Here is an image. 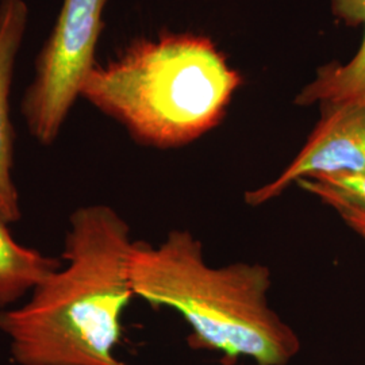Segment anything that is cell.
I'll use <instances>...</instances> for the list:
<instances>
[{
	"instance_id": "1",
	"label": "cell",
	"mask_w": 365,
	"mask_h": 365,
	"mask_svg": "<svg viewBox=\"0 0 365 365\" xmlns=\"http://www.w3.org/2000/svg\"><path fill=\"white\" fill-rule=\"evenodd\" d=\"M130 227L105 205L69 218L66 265L21 307L0 312L18 365H130L117 359L120 318L131 298Z\"/></svg>"
},
{
	"instance_id": "2",
	"label": "cell",
	"mask_w": 365,
	"mask_h": 365,
	"mask_svg": "<svg viewBox=\"0 0 365 365\" xmlns=\"http://www.w3.org/2000/svg\"><path fill=\"white\" fill-rule=\"evenodd\" d=\"M130 276L135 297L182 315L196 348L257 365H287L299 353L298 334L269 307L265 265L211 267L197 238L170 230L156 247L134 244Z\"/></svg>"
},
{
	"instance_id": "3",
	"label": "cell",
	"mask_w": 365,
	"mask_h": 365,
	"mask_svg": "<svg viewBox=\"0 0 365 365\" xmlns=\"http://www.w3.org/2000/svg\"><path fill=\"white\" fill-rule=\"evenodd\" d=\"M240 83L210 39L168 33L138 39L115 60L96 63L80 96L135 141L167 149L215 128Z\"/></svg>"
},
{
	"instance_id": "4",
	"label": "cell",
	"mask_w": 365,
	"mask_h": 365,
	"mask_svg": "<svg viewBox=\"0 0 365 365\" xmlns=\"http://www.w3.org/2000/svg\"><path fill=\"white\" fill-rule=\"evenodd\" d=\"M107 0H63L52 31L36 58L34 78L22 99L27 130L52 145L92 68Z\"/></svg>"
},
{
	"instance_id": "5",
	"label": "cell",
	"mask_w": 365,
	"mask_h": 365,
	"mask_svg": "<svg viewBox=\"0 0 365 365\" xmlns=\"http://www.w3.org/2000/svg\"><path fill=\"white\" fill-rule=\"evenodd\" d=\"M321 118L304 146L274 180L245 194L252 207L282 195L300 179L365 173V106L321 103Z\"/></svg>"
},
{
	"instance_id": "6",
	"label": "cell",
	"mask_w": 365,
	"mask_h": 365,
	"mask_svg": "<svg viewBox=\"0 0 365 365\" xmlns=\"http://www.w3.org/2000/svg\"><path fill=\"white\" fill-rule=\"evenodd\" d=\"M29 22L25 0H0V218L6 223L22 218L19 194L13 179L14 128L10 93L16 56Z\"/></svg>"
},
{
	"instance_id": "7",
	"label": "cell",
	"mask_w": 365,
	"mask_h": 365,
	"mask_svg": "<svg viewBox=\"0 0 365 365\" xmlns=\"http://www.w3.org/2000/svg\"><path fill=\"white\" fill-rule=\"evenodd\" d=\"M333 14L348 26H364L357 53L346 64L331 63L318 69V75L297 96L295 103H352L365 106V0H330Z\"/></svg>"
},
{
	"instance_id": "8",
	"label": "cell",
	"mask_w": 365,
	"mask_h": 365,
	"mask_svg": "<svg viewBox=\"0 0 365 365\" xmlns=\"http://www.w3.org/2000/svg\"><path fill=\"white\" fill-rule=\"evenodd\" d=\"M7 225L0 218V307L13 304L27 292H33L61 268L60 260L19 245Z\"/></svg>"
},
{
	"instance_id": "9",
	"label": "cell",
	"mask_w": 365,
	"mask_h": 365,
	"mask_svg": "<svg viewBox=\"0 0 365 365\" xmlns=\"http://www.w3.org/2000/svg\"><path fill=\"white\" fill-rule=\"evenodd\" d=\"M297 185L330 206L365 241V173L313 176Z\"/></svg>"
}]
</instances>
